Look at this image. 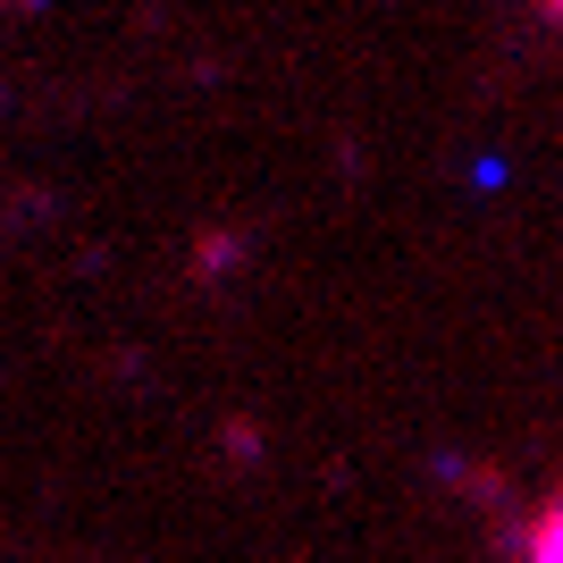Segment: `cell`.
<instances>
[{
    "label": "cell",
    "mask_w": 563,
    "mask_h": 563,
    "mask_svg": "<svg viewBox=\"0 0 563 563\" xmlns=\"http://www.w3.org/2000/svg\"><path fill=\"white\" fill-rule=\"evenodd\" d=\"M521 563H563V488L521 521Z\"/></svg>",
    "instance_id": "obj_1"
}]
</instances>
